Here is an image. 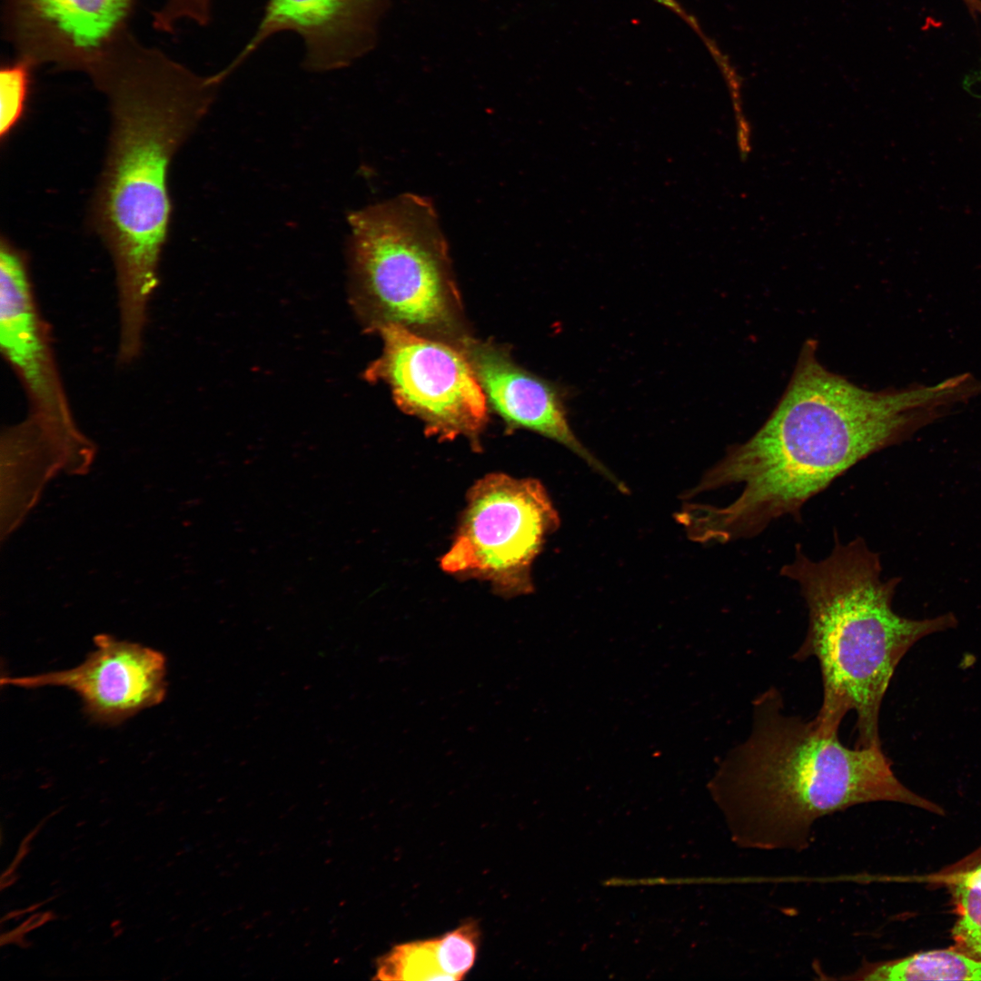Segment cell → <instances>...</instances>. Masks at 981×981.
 <instances>
[{"mask_svg": "<svg viewBox=\"0 0 981 981\" xmlns=\"http://www.w3.org/2000/svg\"><path fill=\"white\" fill-rule=\"evenodd\" d=\"M817 342L801 349L777 406L746 441L726 455L686 494L741 484L727 506L685 504L677 514L697 542L726 543L758 535L802 507L848 469L900 443L957 402L955 382L869 391L834 373L817 358Z\"/></svg>", "mask_w": 981, "mask_h": 981, "instance_id": "6da1fadb", "label": "cell"}, {"mask_svg": "<svg viewBox=\"0 0 981 981\" xmlns=\"http://www.w3.org/2000/svg\"><path fill=\"white\" fill-rule=\"evenodd\" d=\"M714 788L735 842L748 849L806 850L818 819L860 804L940 810L899 781L882 748L847 747L838 733L785 713L774 687L752 701L749 735L726 758Z\"/></svg>", "mask_w": 981, "mask_h": 981, "instance_id": "7a4b0ae2", "label": "cell"}, {"mask_svg": "<svg viewBox=\"0 0 981 981\" xmlns=\"http://www.w3.org/2000/svg\"><path fill=\"white\" fill-rule=\"evenodd\" d=\"M222 84L183 74L167 84L128 82L114 92L106 157L91 220L112 257L119 331L144 334L159 284L172 203L170 164L207 114Z\"/></svg>", "mask_w": 981, "mask_h": 981, "instance_id": "3957f363", "label": "cell"}, {"mask_svg": "<svg viewBox=\"0 0 981 981\" xmlns=\"http://www.w3.org/2000/svg\"><path fill=\"white\" fill-rule=\"evenodd\" d=\"M879 554L863 538L842 543L834 532L831 552L813 560L796 546L780 575L795 581L808 612L805 639L792 659L814 658L823 699L813 722L838 733L847 712L856 714V748H882L879 715L897 666L922 638L954 628L956 616L914 619L898 615L892 601L899 578L884 580Z\"/></svg>", "mask_w": 981, "mask_h": 981, "instance_id": "277c9868", "label": "cell"}, {"mask_svg": "<svg viewBox=\"0 0 981 981\" xmlns=\"http://www.w3.org/2000/svg\"><path fill=\"white\" fill-rule=\"evenodd\" d=\"M347 222L352 300L367 328L395 324L458 347L469 335L431 200L401 194Z\"/></svg>", "mask_w": 981, "mask_h": 981, "instance_id": "5b68a950", "label": "cell"}, {"mask_svg": "<svg viewBox=\"0 0 981 981\" xmlns=\"http://www.w3.org/2000/svg\"><path fill=\"white\" fill-rule=\"evenodd\" d=\"M560 517L541 482L501 472L486 474L466 503L441 570L460 580L488 582L496 595L533 590L531 568Z\"/></svg>", "mask_w": 981, "mask_h": 981, "instance_id": "8992f818", "label": "cell"}, {"mask_svg": "<svg viewBox=\"0 0 981 981\" xmlns=\"http://www.w3.org/2000/svg\"><path fill=\"white\" fill-rule=\"evenodd\" d=\"M383 347L365 372L383 382L397 405L441 440L462 436L479 447L488 421L487 401L463 352L457 346L395 324L379 327Z\"/></svg>", "mask_w": 981, "mask_h": 981, "instance_id": "52a82bcc", "label": "cell"}, {"mask_svg": "<svg viewBox=\"0 0 981 981\" xmlns=\"http://www.w3.org/2000/svg\"><path fill=\"white\" fill-rule=\"evenodd\" d=\"M0 345L26 395L30 417L53 432L74 431L50 327L40 311L27 254L0 241Z\"/></svg>", "mask_w": 981, "mask_h": 981, "instance_id": "ba28073f", "label": "cell"}, {"mask_svg": "<svg viewBox=\"0 0 981 981\" xmlns=\"http://www.w3.org/2000/svg\"><path fill=\"white\" fill-rule=\"evenodd\" d=\"M95 649L78 666L22 677H2V686L64 687L81 699L94 722L116 725L160 704L166 696V659L152 648L97 635Z\"/></svg>", "mask_w": 981, "mask_h": 981, "instance_id": "9c48e42d", "label": "cell"}, {"mask_svg": "<svg viewBox=\"0 0 981 981\" xmlns=\"http://www.w3.org/2000/svg\"><path fill=\"white\" fill-rule=\"evenodd\" d=\"M390 0H267L256 29L223 70L227 78L266 40L291 31L303 41L304 69H343L376 45Z\"/></svg>", "mask_w": 981, "mask_h": 981, "instance_id": "30bf717a", "label": "cell"}, {"mask_svg": "<svg viewBox=\"0 0 981 981\" xmlns=\"http://www.w3.org/2000/svg\"><path fill=\"white\" fill-rule=\"evenodd\" d=\"M459 348L468 359L487 404L509 429L549 438L578 455L623 493L627 487L577 438L569 421L565 388L521 368L508 351L467 336Z\"/></svg>", "mask_w": 981, "mask_h": 981, "instance_id": "8fae6325", "label": "cell"}, {"mask_svg": "<svg viewBox=\"0 0 981 981\" xmlns=\"http://www.w3.org/2000/svg\"><path fill=\"white\" fill-rule=\"evenodd\" d=\"M38 15L74 46H99L123 18L129 0H30Z\"/></svg>", "mask_w": 981, "mask_h": 981, "instance_id": "7c38bea8", "label": "cell"}, {"mask_svg": "<svg viewBox=\"0 0 981 981\" xmlns=\"http://www.w3.org/2000/svg\"><path fill=\"white\" fill-rule=\"evenodd\" d=\"M844 979L867 981L981 980V961L937 949L880 963H865Z\"/></svg>", "mask_w": 981, "mask_h": 981, "instance_id": "4fadbf2b", "label": "cell"}, {"mask_svg": "<svg viewBox=\"0 0 981 981\" xmlns=\"http://www.w3.org/2000/svg\"><path fill=\"white\" fill-rule=\"evenodd\" d=\"M376 979L450 980L441 968L436 938L401 944L378 962Z\"/></svg>", "mask_w": 981, "mask_h": 981, "instance_id": "5bb4252c", "label": "cell"}, {"mask_svg": "<svg viewBox=\"0 0 981 981\" xmlns=\"http://www.w3.org/2000/svg\"><path fill=\"white\" fill-rule=\"evenodd\" d=\"M954 889L958 908L954 936L981 956V865L955 877Z\"/></svg>", "mask_w": 981, "mask_h": 981, "instance_id": "9a60e30c", "label": "cell"}, {"mask_svg": "<svg viewBox=\"0 0 981 981\" xmlns=\"http://www.w3.org/2000/svg\"><path fill=\"white\" fill-rule=\"evenodd\" d=\"M479 936L478 925L469 922L436 938L439 963L450 980H461L472 967Z\"/></svg>", "mask_w": 981, "mask_h": 981, "instance_id": "2e32d148", "label": "cell"}, {"mask_svg": "<svg viewBox=\"0 0 981 981\" xmlns=\"http://www.w3.org/2000/svg\"><path fill=\"white\" fill-rule=\"evenodd\" d=\"M27 84V72L22 65L7 67L0 74L1 141L9 136L23 115Z\"/></svg>", "mask_w": 981, "mask_h": 981, "instance_id": "e0dca14e", "label": "cell"}, {"mask_svg": "<svg viewBox=\"0 0 981 981\" xmlns=\"http://www.w3.org/2000/svg\"><path fill=\"white\" fill-rule=\"evenodd\" d=\"M51 917L52 914L50 912L38 913L31 916L25 922H24L18 928H16L15 931L12 932L11 935L6 936V941H10V939H13L17 935H23L32 929H35V927H38L45 921L49 920Z\"/></svg>", "mask_w": 981, "mask_h": 981, "instance_id": "ac0fdd59", "label": "cell"}, {"mask_svg": "<svg viewBox=\"0 0 981 981\" xmlns=\"http://www.w3.org/2000/svg\"><path fill=\"white\" fill-rule=\"evenodd\" d=\"M15 880V873L12 870H9L5 874H4V876L2 877V880H1L2 888L10 886L11 884L14 883Z\"/></svg>", "mask_w": 981, "mask_h": 981, "instance_id": "d6986e66", "label": "cell"}]
</instances>
